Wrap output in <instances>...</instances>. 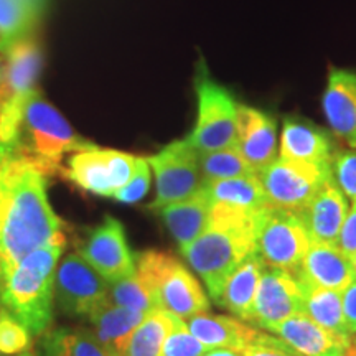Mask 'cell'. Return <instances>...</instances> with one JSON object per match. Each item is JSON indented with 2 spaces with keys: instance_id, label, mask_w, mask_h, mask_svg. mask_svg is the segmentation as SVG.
Returning <instances> with one entry per match:
<instances>
[{
  "instance_id": "2e32d148",
  "label": "cell",
  "mask_w": 356,
  "mask_h": 356,
  "mask_svg": "<svg viewBox=\"0 0 356 356\" xmlns=\"http://www.w3.org/2000/svg\"><path fill=\"white\" fill-rule=\"evenodd\" d=\"M299 286H318L343 292L356 279L353 264L337 244L310 243L296 274Z\"/></svg>"
},
{
  "instance_id": "7bdbcfd3",
  "label": "cell",
  "mask_w": 356,
  "mask_h": 356,
  "mask_svg": "<svg viewBox=\"0 0 356 356\" xmlns=\"http://www.w3.org/2000/svg\"><path fill=\"white\" fill-rule=\"evenodd\" d=\"M0 60H2V56H0Z\"/></svg>"
},
{
  "instance_id": "b9f144b4",
  "label": "cell",
  "mask_w": 356,
  "mask_h": 356,
  "mask_svg": "<svg viewBox=\"0 0 356 356\" xmlns=\"http://www.w3.org/2000/svg\"><path fill=\"white\" fill-rule=\"evenodd\" d=\"M351 264H353V269H355V274H356V257L351 259Z\"/></svg>"
},
{
  "instance_id": "4316f807",
  "label": "cell",
  "mask_w": 356,
  "mask_h": 356,
  "mask_svg": "<svg viewBox=\"0 0 356 356\" xmlns=\"http://www.w3.org/2000/svg\"><path fill=\"white\" fill-rule=\"evenodd\" d=\"M304 292L305 315L325 330L341 337H351L346 330L341 292L318 286H300Z\"/></svg>"
},
{
  "instance_id": "3957f363",
  "label": "cell",
  "mask_w": 356,
  "mask_h": 356,
  "mask_svg": "<svg viewBox=\"0 0 356 356\" xmlns=\"http://www.w3.org/2000/svg\"><path fill=\"white\" fill-rule=\"evenodd\" d=\"M65 244H48L26 254L0 279V305L33 337L50 328L53 284Z\"/></svg>"
},
{
  "instance_id": "603a6c76",
  "label": "cell",
  "mask_w": 356,
  "mask_h": 356,
  "mask_svg": "<svg viewBox=\"0 0 356 356\" xmlns=\"http://www.w3.org/2000/svg\"><path fill=\"white\" fill-rule=\"evenodd\" d=\"M211 200L202 186L191 197L167 204L159 213L178 246L185 248L193 243L208 226L211 215Z\"/></svg>"
},
{
  "instance_id": "7c38bea8",
  "label": "cell",
  "mask_w": 356,
  "mask_h": 356,
  "mask_svg": "<svg viewBox=\"0 0 356 356\" xmlns=\"http://www.w3.org/2000/svg\"><path fill=\"white\" fill-rule=\"evenodd\" d=\"M109 282L76 252L58 262L53 284V299L70 317H88L108 302Z\"/></svg>"
},
{
  "instance_id": "ba28073f",
  "label": "cell",
  "mask_w": 356,
  "mask_h": 356,
  "mask_svg": "<svg viewBox=\"0 0 356 356\" xmlns=\"http://www.w3.org/2000/svg\"><path fill=\"white\" fill-rule=\"evenodd\" d=\"M310 243L299 213L269 207L257 216L256 252L266 266L296 274Z\"/></svg>"
},
{
  "instance_id": "836d02e7",
  "label": "cell",
  "mask_w": 356,
  "mask_h": 356,
  "mask_svg": "<svg viewBox=\"0 0 356 356\" xmlns=\"http://www.w3.org/2000/svg\"><path fill=\"white\" fill-rule=\"evenodd\" d=\"M150 180H152V168H150L149 162H147V159L144 157H137L132 177L129 178L127 184L114 195L113 200L126 204L140 202L150 188Z\"/></svg>"
},
{
  "instance_id": "7402d4cb",
  "label": "cell",
  "mask_w": 356,
  "mask_h": 356,
  "mask_svg": "<svg viewBox=\"0 0 356 356\" xmlns=\"http://www.w3.org/2000/svg\"><path fill=\"white\" fill-rule=\"evenodd\" d=\"M188 330L207 348H226L241 353L259 328L228 315L198 314L185 320Z\"/></svg>"
},
{
  "instance_id": "8992f818",
  "label": "cell",
  "mask_w": 356,
  "mask_h": 356,
  "mask_svg": "<svg viewBox=\"0 0 356 356\" xmlns=\"http://www.w3.org/2000/svg\"><path fill=\"white\" fill-rule=\"evenodd\" d=\"M43 58L37 40L29 37L0 60V142L13 144L29 97L37 89Z\"/></svg>"
},
{
  "instance_id": "8fae6325",
  "label": "cell",
  "mask_w": 356,
  "mask_h": 356,
  "mask_svg": "<svg viewBox=\"0 0 356 356\" xmlns=\"http://www.w3.org/2000/svg\"><path fill=\"white\" fill-rule=\"evenodd\" d=\"M137 157L114 149H92L71 154L68 165L63 168L65 177L71 184L102 198H113L136 168Z\"/></svg>"
},
{
  "instance_id": "9c48e42d",
  "label": "cell",
  "mask_w": 356,
  "mask_h": 356,
  "mask_svg": "<svg viewBox=\"0 0 356 356\" xmlns=\"http://www.w3.org/2000/svg\"><path fill=\"white\" fill-rule=\"evenodd\" d=\"M270 207L299 213L332 178V165L277 157L257 173Z\"/></svg>"
},
{
  "instance_id": "ee69618b",
  "label": "cell",
  "mask_w": 356,
  "mask_h": 356,
  "mask_svg": "<svg viewBox=\"0 0 356 356\" xmlns=\"http://www.w3.org/2000/svg\"><path fill=\"white\" fill-rule=\"evenodd\" d=\"M0 309H2V305H0Z\"/></svg>"
},
{
  "instance_id": "e0dca14e",
  "label": "cell",
  "mask_w": 356,
  "mask_h": 356,
  "mask_svg": "<svg viewBox=\"0 0 356 356\" xmlns=\"http://www.w3.org/2000/svg\"><path fill=\"white\" fill-rule=\"evenodd\" d=\"M350 211L348 198L338 188L333 178L317 191L312 202L299 211L312 243L337 244L341 226Z\"/></svg>"
},
{
  "instance_id": "f1b7e54d",
  "label": "cell",
  "mask_w": 356,
  "mask_h": 356,
  "mask_svg": "<svg viewBox=\"0 0 356 356\" xmlns=\"http://www.w3.org/2000/svg\"><path fill=\"white\" fill-rule=\"evenodd\" d=\"M37 25L19 0H0V56L22 40L33 37Z\"/></svg>"
},
{
  "instance_id": "4fadbf2b",
  "label": "cell",
  "mask_w": 356,
  "mask_h": 356,
  "mask_svg": "<svg viewBox=\"0 0 356 356\" xmlns=\"http://www.w3.org/2000/svg\"><path fill=\"white\" fill-rule=\"evenodd\" d=\"M78 254L108 282L136 274V259L126 229L114 216H104L101 225L91 229Z\"/></svg>"
},
{
  "instance_id": "ac0fdd59",
  "label": "cell",
  "mask_w": 356,
  "mask_h": 356,
  "mask_svg": "<svg viewBox=\"0 0 356 356\" xmlns=\"http://www.w3.org/2000/svg\"><path fill=\"white\" fill-rule=\"evenodd\" d=\"M322 109L332 131L356 149V73L332 70L322 96Z\"/></svg>"
},
{
  "instance_id": "83f0119b",
  "label": "cell",
  "mask_w": 356,
  "mask_h": 356,
  "mask_svg": "<svg viewBox=\"0 0 356 356\" xmlns=\"http://www.w3.org/2000/svg\"><path fill=\"white\" fill-rule=\"evenodd\" d=\"M175 315L162 309H154L145 315L134 332L122 356H160L165 337L177 322Z\"/></svg>"
},
{
  "instance_id": "d6986e66",
  "label": "cell",
  "mask_w": 356,
  "mask_h": 356,
  "mask_svg": "<svg viewBox=\"0 0 356 356\" xmlns=\"http://www.w3.org/2000/svg\"><path fill=\"white\" fill-rule=\"evenodd\" d=\"M269 332L291 345L302 356H345L351 341V337L325 330L305 314L293 315Z\"/></svg>"
},
{
  "instance_id": "7a4b0ae2",
  "label": "cell",
  "mask_w": 356,
  "mask_h": 356,
  "mask_svg": "<svg viewBox=\"0 0 356 356\" xmlns=\"http://www.w3.org/2000/svg\"><path fill=\"white\" fill-rule=\"evenodd\" d=\"M257 216L259 213L213 203L207 228L193 243L180 249L213 300L220 297L236 267L256 252Z\"/></svg>"
},
{
  "instance_id": "d590c367",
  "label": "cell",
  "mask_w": 356,
  "mask_h": 356,
  "mask_svg": "<svg viewBox=\"0 0 356 356\" xmlns=\"http://www.w3.org/2000/svg\"><path fill=\"white\" fill-rule=\"evenodd\" d=\"M243 356H302L299 351H296L291 345L280 340L279 337L273 333L261 332L257 333L249 341V345L241 351Z\"/></svg>"
},
{
  "instance_id": "5bb4252c",
  "label": "cell",
  "mask_w": 356,
  "mask_h": 356,
  "mask_svg": "<svg viewBox=\"0 0 356 356\" xmlns=\"http://www.w3.org/2000/svg\"><path fill=\"white\" fill-rule=\"evenodd\" d=\"M299 314H305L304 292L299 282L287 270L266 266L248 323L269 332L275 325Z\"/></svg>"
},
{
  "instance_id": "52a82bcc",
  "label": "cell",
  "mask_w": 356,
  "mask_h": 356,
  "mask_svg": "<svg viewBox=\"0 0 356 356\" xmlns=\"http://www.w3.org/2000/svg\"><path fill=\"white\" fill-rule=\"evenodd\" d=\"M195 91L198 106L197 121L186 137L191 147L198 154L233 147L239 111L234 96L210 76L203 63H200L195 76Z\"/></svg>"
},
{
  "instance_id": "5b68a950",
  "label": "cell",
  "mask_w": 356,
  "mask_h": 356,
  "mask_svg": "<svg viewBox=\"0 0 356 356\" xmlns=\"http://www.w3.org/2000/svg\"><path fill=\"white\" fill-rule=\"evenodd\" d=\"M136 273L152 297L155 309L170 312L181 320L210 310V299L202 284L180 261L167 252H140Z\"/></svg>"
},
{
  "instance_id": "d4e9b609",
  "label": "cell",
  "mask_w": 356,
  "mask_h": 356,
  "mask_svg": "<svg viewBox=\"0 0 356 356\" xmlns=\"http://www.w3.org/2000/svg\"><path fill=\"white\" fill-rule=\"evenodd\" d=\"M203 188L211 203L228 204L248 213H261L270 207L257 173L226 180L203 181Z\"/></svg>"
},
{
  "instance_id": "277c9868",
  "label": "cell",
  "mask_w": 356,
  "mask_h": 356,
  "mask_svg": "<svg viewBox=\"0 0 356 356\" xmlns=\"http://www.w3.org/2000/svg\"><path fill=\"white\" fill-rule=\"evenodd\" d=\"M13 147L33 160L48 177L63 170L65 155L96 147L74 131L68 119L37 88L26 101Z\"/></svg>"
},
{
  "instance_id": "9a60e30c",
  "label": "cell",
  "mask_w": 356,
  "mask_h": 356,
  "mask_svg": "<svg viewBox=\"0 0 356 356\" xmlns=\"http://www.w3.org/2000/svg\"><path fill=\"white\" fill-rule=\"evenodd\" d=\"M234 147L256 173L264 170L279 157L275 121L261 109L239 104Z\"/></svg>"
},
{
  "instance_id": "44dd1931",
  "label": "cell",
  "mask_w": 356,
  "mask_h": 356,
  "mask_svg": "<svg viewBox=\"0 0 356 356\" xmlns=\"http://www.w3.org/2000/svg\"><path fill=\"white\" fill-rule=\"evenodd\" d=\"M145 315L106 302L86 318L89 320V332L96 338L97 343L111 356H122L129 340Z\"/></svg>"
},
{
  "instance_id": "ffe728a7",
  "label": "cell",
  "mask_w": 356,
  "mask_h": 356,
  "mask_svg": "<svg viewBox=\"0 0 356 356\" xmlns=\"http://www.w3.org/2000/svg\"><path fill=\"white\" fill-rule=\"evenodd\" d=\"M335 145L323 129L304 119L286 118L279 139V157L296 162L332 165Z\"/></svg>"
},
{
  "instance_id": "cb8c5ba5",
  "label": "cell",
  "mask_w": 356,
  "mask_h": 356,
  "mask_svg": "<svg viewBox=\"0 0 356 356\" xmlns=\"http://www.w3.org/2000/svg\"><path fill=\"white\" fill-rule=\"evenodd\" d=\"M264 267V261L257 256V252L244 259L233 270V274L226 279L220 297L215 300L216 304L228 310L229 314H233L234 317L248 323L249 318H251L257 287H259Z\"/></svg>"
},
{
  "instance_id": "484cf974",
  "label": "cell",
  "mask_w": 356,
  "mask_h": 356,
  "mask_svg": "<svg viewBox=\"0 0 356 356\" xmlns=\"http://www.w3.org/2000/svg\"><path fill=\"white\" fill-rule=\"evenodd\" d=\"M33 356H111L84 328L56 327L40 335Z\"/></svg>"
},
{
  "instance_id": "60d3db41",
  "label": "cell",
  "mask_w": 356,
  "mask_h": 356,
  "mask_svg": "<svg viewBox=\"0 0 356 356\" xmlns=\"http://www.w3.org/2000/svg\"><path fill=\"white\" fill-rule=\"evenodd\" d=\"M345 356H356V333H355V335H351L348 351H346Z\"/></svg>"
},
{
  "instance_id": "f35d334b",
  "label": "cell",
  "mask_w": 356,
  "mask_h": 356,
  "mask_svg": "<svg viewBox=\"0 0 356 356\" xmlns=\"http://www.w3.org/2000/svg\"><path fill=\"white\" fill-rule=\"evenodd\" d=\"M19 2L26 8V10H29L30 15L33 17V20L38 24L40 19H42L44 8H47V0H19Z\"/></svg>"
},
{
  "instance_id": "d6a6232c",
  "label": "cell",
  "mask_w": 356,
  "mask_h": 356,
  "mask_svg": "<svg viewBox=\"0 0 356 356\" xmlns=\"http://www.w3.org/2000/svg\"><path fill=\"white\" fill-rule=\"evenodd\" d=\"M210 348H207L197 337L186 327L185 320L177 318L175 325L162 345L160 356H203Z\"/></svg>"
},
{
  "instance_id": "4dcf8cb0",
  "label": "cell",
  "mask_w": 356,
  "mask_h": 356,
  "mask_svg": "<svg viewBox=\"0 0 356 356\" xmlns=\"http://www.w3.org/2000/svg\"><path fill=\"white\" fill-rule=\"evenodd\" d=\"M108 302L124 307V309L140 312V314H149L155 309L152 297L142 284L137 273L129 275V277L115 280V282H109Z\"/></svg>"
},
{
  "instance_id": "e575fe53",
  "label": "cell",
  "mask_w": 356,
  "mask_h": 356,
  "mask_svg": "<svg viewBox=\"0 0 356 356\" xmlns=\"http://www.w3.org/2000/svg\"><path fill=\"white\" fill-rule=\"evenodd\" d=\"M332 178L351 203H356V150L337 152L332 160Z\"/></svg>"
},
{
  "instance_id": "6da1fadb",
  "label": "cell",
  "mask_w": 356,
  "mask_h": 356,
  "mask_svg": "<svg viewBox=\"0 0 356 356\" xmlns=\"http://www.w3.org/2000/svg\"><path fill=\"white\" fill-rule=\"evenodd\" d=\"M48 244H66L65 222L48 200V175L17 147L0 142V279Z\"/></svg>"
},
{
  "instance_id": "74e56055",
  "label": "cell",
  "mask_w": 356,
  "mask_h": 356,
  "mask_svg": "<svg viewBox=\"0 0 356 356\" xmlns=\"http://www.w3.org/2000/svg\"><path fill=\"white\" fill-rule=\"evenodd\" d=\"M341 307H343V317L346 330L350 335L356 333V279L341 292Z\"/></svg>"
},
{
  "instance_id": "f546056e",
  "label": "cell",
  "mask_w": 356,
  "mask_h": 356,
  "mask_svg": "<svg viewBox=\"0 0 356 356\" xmlns=\"http://www.w3.org/2000/svg\"><path fill=\"white\" fill-rule=\"evenodd\" d=\"M200 170H202L203 181L226 180V178L246 177L256 173L248 165L243 155L236 147L215 150V152L200 154Z\"/></svg>"
},
{
  "instance_id": "1f68e13d",
  "label": "cell",
  "mask_w": 356,
  "mask_h": 356,
  "mask_svg": "<svg viewBox=\"0 0 356 356\" xmlns=\"http://www.w3.org/2000/svg\"><path fill=\"white\" fill-rule=\"evenodd\" d=\"M0 356H33L32 333L3 307L0 309Z\"/></svg>"
},
{
  "instance_id": "ab89813d",
  "label": "cell",
  "mask_w": 356,
  "mask_h": 356,
  "mask_svg": "<svg viewBox=\"0 0 356 356\" xmlns=\"http://www.w3.org/2000/svg\"><path fill=\"white\" fill-rule=\"evenodd\" d=\"M203 356H243V355L238 353V351H233V350L211 348V350H208L207 353H204Z\"/></svg>"
},
{
  "instance_id": "8d00e7d4",
  "label": "cell",
  "mask_w": 356,
  "mask_h": 356,
  "mask_svg": "<svg viewBox=\"0 0 356 356\" xmlns=\"http://www.w3.org/2000/svg\"><path fill=\"white\" fill-rule=\"evenodd\" d=\"M338 248L345 252L350 259L356 257V203L350 204V211L341 226L340 238H338Z\"/></svg>"
},
{
  "instance_id": "30bf717a",
  "label": "cell",
  "mask_w": 356,
  "mask_h": 356,
  "mask_svg": "<svg viewBox=\"0 0 356 356\" xmlns=\"http://www.w3.org/2000/svg\"><path fill=\"white\" fill-rule=\"evenodd\" d=\"M147 162L157 181V193L150 203L152 210L159 211L167 204L181 202L203 186L200 154L186 137L170 142L160 152L150 155Z\"/></svg>"
}]
</instances>
